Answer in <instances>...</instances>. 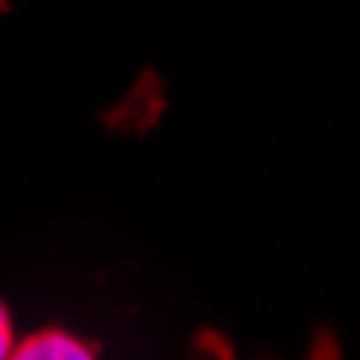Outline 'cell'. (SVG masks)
Segmentation results:
<instances>
[{"mask_svg":"<svg viewBox=\"0 0 360 360\" xmlns=\"http://www.w3.org/2000/svg\"><path fill=\"white\" fill-rule=\"evenodd\" d=\"M9 360H95V347H86L82 339L65 330H39L22 343H13Z\"/></svg>","mask_w":360,"mask_h":360,"instance_id":"6da1fadb","label":"cell"},{"mask_svg":"<svg viewBox=\"0 0 360 360\" xmlns=\"http://www.w3.org/2000/svg\"><path fill=\"white\" fill-rule=\"evenodd\" d=\"M13 352V326H9V309L0 304V360H9Z\"/></svg>","mask_w":360,"mask_h":360,"instance_id":"7a4b0ae2","label":"cell"}]
</instances>
